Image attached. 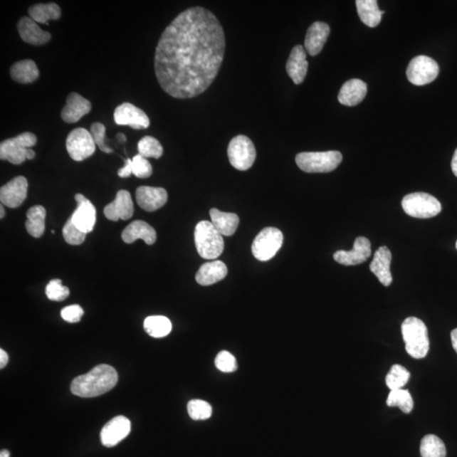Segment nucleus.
Wrapping results in <instances>:
<instances>
[{
    "instance_id": "46",
    "label": "nucleus",
    "mask_w": 457,
    "mask_h": 457,
    "mask_svg": "<svg viewBox=\"0 0 457 457\" xmlns=\"http://www.w3.org/2000/svg\"><path fill=\"white\" fill-rule=\"evenodd\" d=\"M451 169L452 172H453L455 176L457 177V149L455 151L453 158H452Z\"/></svg>"
},
{
    "instance_id": "20",
    "label": "nucleus",
    "mask_w": 457,
    "mask_h": 457,
    "mask_svg": "<svg viewBox=\"0 0 457 457\" xmlns=\"http://www.w3.org/2000/svg\"><path fill=\"white\" fill-rule=\"evenodd\" d=\"M17 30L21 38L31 46H43L51 39V34L40 28L31 17L22 16L18 21Z\"/></svg>"
},
{
    "instance_id": "35",
    "label": "nucleus",
    "mask_w": 457,
    "mask_h": 457,
    "mask_svg": "<svg viewBox=\"0 0 457 457\" xmlns=\"http://www.w3.org/2000/svg\"><path fill=\"white\" fill-rule=\"evenodd\" d=\"M410 376L409 371L406 367L395 364L392 367L387 375L385 382L391 391H396V389H401L405 387L409 382Z\"/></svg>"
},
{
    "instance_id": "6",
    "label": "nucleus",
    "mask_w": 457,
    "mask_h": 457,
    "mask_svg": "<svg viewBox=\"0 0 457 457\" xmlns=\"http://www.w3.org/2000/svg\"><path fill=\"white\" fill-rule=\"evenodd\" d=\"M195 244L200 256L205 259H215L224 250V239L213 224L201 221L196 225L194 233Z\"/></svg>"
},
{
    "instance_id": "19",
    "label": "nucleus",
    "mask_w": 457,
    "mask_h": 457,
    "mask_svg": "<svg viewBox=\"0 0 457 457\" xmlns=\"http://www.w3.org/2000/svg\"><path fill=\"white\" fill-rule=\"evenodd\" d=\"M91 110L90 101L79 93L73 92L66 98V104L61 111V118L66 123L73 124L79 122Z\"/></svg>"
},
{
    "instance_id": "3",
    "label": "nucleus",
    "mask_w": 457,
    "mask_h": 457,
    "mask_svg": "<svg viewBox=\"0 0 457 457\" xmlns=\"http://www.w3.org/2000/svg\"><path fill=\"white\" fill-rule=\"evenodd\" d=\"M401 333L406 351L416 359L427 356L429 350L428 329L424 322L416 317H407L401 325Z\"/></svg>"
},
{
    "instance_id": "37",
    "label": "nucleus",
    "mask_w": 457,
    "mask_h": 457,
    "mask_svg": "<svg viewBox=\"0 0 457 457\" xmlns=\"http://www.w3.org/2000/svg\"><path fill=\"white\" fill-rule=\"evenodd\" d=\"M188 414L194 420H206L212 415V406L207 401L191 400L187 404Z\"/></svg>"
},
{
    "instance_id": "32",
    "label": "nucleus",
    "mask_w": 457,
    "mask_h": 457,
    "mask_svg": "<svg viewBox=\"0 0 457 457\" xmlns=\"http://www.w3.org/2000/svg\"><path fill=\"white\" fill-rule=\"evenodd\" d=\"M145 330L152 337L162 338L172 330V322L164 316H149L145 321Z\"/></svg>"
},
{
    "instance_id": "16",
    "label": "nucleus",
    "mask_w": 457,
    "mask_h": 457,
    "mask_svg": "<svg viewBox=\"0 0 457 457\" xmlns=\"http://www.w3.org/2000/svg\"><path fill=\"white\" fill-rule=\"evenodd\" d=\"M78 208L70 217L74 225L82 231L85 234L93 231L96 223V209L93 204L83 194L75 196Z\"/></svg>"
},
{
    "instance_id": "22",
    "label": "nucleus",
    "mask_w": 457,
    "mask_h": 457,
    "mask_svg": "<svg viewBox=\"0 0 457 457\" xmlns=\"http://www.w3.org/2000/svg\"><path fill=\"white\" fill-rule=\"evenodd\" d=\"M330 33V26L325 22L316 21L309 26L304 43L305 48L309 55L312 56L319 55L324 48Z\"/></svg>"
},
{
    "instance_id": "33",
    "label": "nucleus",
    "mask_w": 457,
    "mask_h": 457,
    "mask_svg": "<svg viewBox=\"0 0 457 457\" xmlns=\"http://www.w3.org/2000/svg\"><path fill=\"white\" fill-rule=\"evenodd\" d=\"M420 453L422 457H446L445 443L434 434H428L421 441Z\"/></svg>"
},
{
    "instance_id": "27",
    "label": "nucleus",
    "mask_w": 457,
    "mask_h": 457,
    "mask_svg": "<svg viewBox=\"0 0 457 457\" xmlns=\"http://www.w3.org/2000/svg\"><path fill=\"white\" fill-rule=\"evenodd\" d=\"M211 223L222 236H231L239 226V217L236 214L219 211L216 209L210 210Z\"/></svg>"
},
{
    "instance_id": "23",
    "label": "nucleus",
    "mask_w": 457,
    "mask_h": 457,
    "mask_svg": "<svg viewBox=\"0 0 457 457\" xmlns=\"http://www.w3.org/2000/svg\"><path fill=\"white\" fill-rule=\"evenodd\" d=\"M308 69L307 53L302 46H297L290 52L288 63H286V71L293 80L295 84L299 85L303 83L306 78Z\"/></svg>"
},
{
    "instance_id": "17",
    "label": "nucleus",
    "mask_w": 457,
    "mask_h": 457,
    "mask_svg": "<svg viewBox=\"0 0 457 457\" xmlns=\"http://www.w3.org/2000/svg\"><path fill=\"white\" fill-rule=\"evenodd\" d=\"M137 203L147 212H154L167 203L168 194L162 187L142 186L136 191Z\"/></svg>"
},
{
    "instance_id": "4",
    "label": "nucleus",
    "mask_w": 457,
    "mask_h": 457,
    "mask_svg": "<svg viewBox=\"0 0 457 457\" xmlns=\"http://www.w3.org/2000/svg\"><path fill=\"white\" fill-rule=\"evenodd\" d=\"M37 143V137L31 132H23L15 137L7 139L0 145V159L12 164H21L26 159H33L35 152L31 149Z\"/></svg>"
},
{
    "instance_id": "43",
    "label": "nucleus",
    "mask_w": 457,
    "mask_h": 457,
    "mask_svg": "<svg viewBox=\"0 0 457 457\" xmlns=\"http://www.w3.org/2000/svg\"><path fill=\"white\" fill-rule=\"evenodd\" d=\"M62 319L68 322H78L84 315V311L79 305H71L62 309Z\"/></svg>"
},
{
    "instance_id": "7",
    "label": "nucleus",
    "mask_w": 457,
    "mask_h": 457,
    "mask_svg": "<svg viewBox=\"0 0 457 457\" xmlns=\"http://www.w3.org/2000/svg\"><path fill=\"white\" fill-rule=\"evenodd\" d=\"M406 214L418 219H429L441 212V204L434 196L424 192H414L406 195L401 201Z\"/></svg>"
},
{
    "instance_id": "47",
    "label": "nucleus",
    "mask_w": 457,
    "mask_h": 457,
    "mask_svg": "<svg viewBox=\"0 0 457 457\" xmlns=\"http://www.w3.org/2000/svg\"><path fill=\"white\" fill-rule=\"evenodd\" d=\"M451 342L452 346L457 352V328L451 331Z\"/></svg>"
},
{
    "instance_id": "31",
    "label": "nucleus",
    "mask_w": 457,
    "mask_h": 457,
    "mask_svg": "<svg viewBox=\"0 0 457 457\" xmlns=\"http://www.w3.org/2000/svg\"><path fill=\"white\" fill-rule=\"evenodd\" d=\"M28 15L37 23L48 25L49 20L60 19L61 10L56 3L37 4L28 9Z\"/></svg>"
},
{
    "instance_id": "2",
    "label": "nucleus",
    "mask_w": 457,
    "mask_h": 457,
    "mask_svg": "<svg viewBox=\"0 0 457 457\" xmlns=\"http://www.w3.org/2000/svg\"><path fill=\"white\" fill-rule=\"evenodd\" d=\"M119 376L113 367L100 364L73 379L70 391L83 398L97 397L109 392L118 382Z\"/></svg>"
},
{
    "instance_id": "24",
    "label": "nucleus",
    "mask_w": 457,
    "mask_h": 457,
    "mask_svg": "<svg viewBox=\"0 0 457 457\" xmlns=\"http://www.w3.org/2000/svg\"><path fill=\"white\" fill-rule=\"evenodd\" d=\"M367 84L360 79L347 80L340 88L338 100L346 106H356L364 100L367 95Z\"/></svg>"
},
{
    "instance_id": "12",
    "label": "nucleus",
    "mask_w": 457,
    "mask_h": 457,
    "mask_svg": "<svg viewBox=\"0 0 457 457\" xmlns=\"http://www.w3.org/2000/svg\"><path fill=\"white\" fill-rule=\"evenodd\" d=\"M114 120L118 125H127L136 130L149 128L150 125L145 112L130 103H124L116 107Z\"/></svg>"
},
{
    "instance_id": "38",
    "label": "nucleus",
    "mask_w": 457,
    "mask_h": 457,
    "mask_svg": "<svg viewBox=\"0 0 457 457\" xmlns=\"http://www.w3.org/2000/svg\"><path fill=\"white\" fill-rule=\"evenodd\" d=\"M47 297L53 302H62L69 297L70 290L62 285L61 280H52L46 286Z\"/></svg>"
},
{
    "instance_id": "30",
    "label": "nucleus",
    "mask_w": 457,
    "mask_h": 457,
    "mask_svg": "<svg viewBox=\"0 0 457 457\" xmlns=\"http://www.w3.org/2000/svg\"><path fill=\"white\" fill-rule=\"evenodd\" d=\"M26 228L31 236L39 238L46 231V210L43 206L31 207L26 213Z\"/></svg>"
},
{
    "instance_id": "44",
    "label": "nucleus",
    "mask_w": 457,
    "mask_h": 457,
    "mask_svg": "<svg viewBox=\"0 0 457 457\" xmlns=\"http://www.w3.org/2000/svg\"><path fill=\"white\" fill-rule=\"evenodd\" d=\"M132 174V159L125 160L124 167L118 170V176L122 178H127Z\"/></svg>"
},
{
    "instance_id": "1",
    "label": "nucleus",
    "mask_w": 457,
    "mask_h": 457,
    "mask_svg": "<svg viewBox=\"0 0 457 457\" xmlns=\"http://www.w3.org/2000/svg\"><path fill=\"white\" fill-rule=\"evenodd\" d=\"M221 22L204 7L187 9L170 22L155 49L154 70L161 88L186 100L214 83L226 52Z\"/></svg>"
},
{
    "instance_id": "36",
    "label": "nucleus",
    "mask_w": 457,
    "mask_h": 457,
    "mask_svg": "<svg viewBox=\"0 0 457 457\" xmlns=\"http://www.w3.org/2000/svg\"><path fill=\"white\" fill-rule=\"evenodd\" d=\"M137 149L139 154L145 158H154L158 159L164 154V149L160 142L156 138L146 136L138 142Z\"/></svg>"
},
{
    "instance_id": "48",
    "label": "nucleus",
    "mask_w": 457,
    "mask_h": 457,
    "mask_svg": "<svg viewBox=\"0 0 457 457\" xmlns=\"http://www.w3.org/2000/svg\"><path fill=\"white\" fill-rule=\"evenodd\" d=\"M10 451L7 450H2L1 452H0V457H10Z\"/></svg>"
},
{
    "instance_id": "34",
    "label": "nucleus",
    "mask_w": 457,
    "mask_h": 457,
    "mask_svg": "<svg viewBox=\"0 0 457 457\" xmlns=\"http://www.w3.org/2000/svg\"><path fill=\"white\" fill-rule=\"evenodd\" d=\"M387 403L388 406H397L405 414H410L414 406V399L409 391L403 389L391 391Z\"/></svg>"
},
{
    "instance_id": "39",
    "label": "nucleus",
    "mask_w": 457,
    "mask_h": 457,
    "mask_svg": "<svg viewBox=\"0 0 457 457\" xmlns=\"http://www.w3.org/2000/svg\"><path fill=\"white\" fill-rule=\"evenodd\" d=\"M86 235L87 234L80 231L79 228L74 225L70 219L66 222L64 228H63V236H64L66 243L70 245L76 246L82 244L85 239H86Z\"/></svg>"
},
{
    "instance_id": "50",
    "label": "nucleus",
    "mask_w": 457,
    "mask_h": 457,
    "mask_svg": "<svg viewBox=\"0 0 457 457\" xmlns=\"http://www.w3.org/2000/svg\"><path fill=\"white\" fill-rule=\"evenodd\" d=\"M456 249H457V241H456Z\"/></svg>"
},
{
    "instance_id": "45",
    "label": "nucleus",
    "mask_w": 457,
    "mask_h": 457,
    "mask_svg": "<svg viewBox=\"0 0 457 457\" xmlns=\"http://www.w3.org/2000/svg\"><path fill=\"white\" fill-rule=\"evenodd\" d=\"M9 362V356L6 351H4L3 349L0 350V369H4L6 367Z\"/></svg>"
},
{
    "instance_id": "13",
    "label": "nucleus",
    "mask_w": 457,
    "mask_h": 457,
    "mask_svg": "<svg viewBox=\"0 0 457 457\" xmlns=\"http://www.w3.org/2000/svg\"><path fill=\"white\" fill-rule=\"evenodd\" d=\"M132 424L124 416H117L107 422L101 430L103 446L113 447L122 442L131 432Z\"/></svg>"
},
{
    "instance_id": "42",
    "label": "nucleus",
    "mask_w": 457,
    "mask_h": 457,
    "mask_svg": "<svg viewBox=\"0 0 457 457\" xmlns=\"http://www.w3.org/2000/svg\"><path fill=\"white\" fill-rule=\"evenodd\" d=\"M215 366L224 373H232L237 369L236 357L231 353L223 351L215 358Z\"/></svg>"
},
{
    "instance_id": "10",
    "label": "nucleus",
    "mask_w": 457,
    "mask_h": 457,
    "mask_svg": "<svg viewBox=\"0 0 457 457\" xmlns=\"http://www.w3.org/2000/svg\"><path fill=\"white\" fill-rule=\"evenodd\" d=\"M440 67L437 62L428 56H420L412 59L406 69L409 82L416 86L431 83L437 78Z\"/></svg>"
},
{
    "instance_id": "18",
    "label": "nucleus",
    "mask_w": 457,
    "mask_h": 457,
    "mask_svg": "<svg viewBox=\"0 0 457 457\" xmlns=\"http://www.w3.org/2000/svg\"><path fill=\"white\" fill-rule=\"evenodd\" d=\"M105 217L111 221H118L119 219L127 221L132 217L134 206L130 192L120 190L116 194L112 203L107 204L104 209Z\"/></svg>"
},
{
    "instance_id": "49",
    "label": "nucleus",
    "mask_w": 457,
    "mask_h": 457,
    "mask_svg": "<svg viewBox=\"0 0 457 457\" xmlns=\"http://www.w3.org/2000/svg\"><path fill=\"white\" fill-rule=\"evenodd\" d=\"M0 210H1V214H0V218L3 219L4 217V209L3 205H1V207H0Z\"/></svg>"
},
{
    "instance_id": "8",
    "label": "nucleus",
    "mask_w": 457,
    "mask_h": 457,
    "mask_svg": "<svg viewBox=\"0 0 457 457\" xmlns=\"http://www.w3.org/2000/svg\"><path fill=\"white\" fill-rule=\"evenodd\" d=\"M284 236L279 228L267 227L254 239L252 252L255 258L266 262L275 257L283 245Z\"/></svg>"
},
{
    "instance_id": "26",
    "label": "nucleus",
    "mask_w": 457,
    "mask_h": 457,
    "mask_svg": "<svg viewBox=\"0 0 457 457\" xmlns=\"http://www.w3.org/2000/svg\"><path fill=\"white\" fill-rule=\"evenodd\" d=\"M228 268L221 261H213L203 264L196 275V280L201 285H211L225 279Z\"/></svg>"
},
{
    "instance_id": "5",
    "label": "nucleus",
    "mask_w": 457,
    "mask_h": 457,
    "mask_svg": "<svg viewBox=\"0 0 457 457\" xmlns=\"http://www.w3.org/2000/svg\"><path fill=\"white\" fill-rule=\"evenodd\" d=\"M342 161L338 151L304 152L295 156L298 167L307 173H328L337 168Z\"/></svg>"
},
{
    "instance_id": "14",
    "label": "nucleus",
    "mask_w": 457,
    "mask_h": 457,
    "mask_svg": "<svg viewBox=\"0 0 457 457\" xmlns=\"http://www.w3.org/2000/svg\"><path fill=\"white\" fill-rule=\"evenodd\" d=\"M28 182L24 177L12 179L0 189V201L9 208L20 207L28 195Z\"/></svg>"
},
{
    "instance_id": "15",
    "label": "nucleus",
    "mask_w": 457,
    "mask_h": 457,
    "mask_svg": "<svg viewBox=\"0 0 457 457\" xmlns=\"http://www.w3.org/2000/svg\"><path fill=\"white\" fill-rule=\"evenodd\" d=\"M371 256V243L364 236H359L354 241L351 251L340 250L334 254L336 262L343 266H357L367 261Z\"/></svg>"
},
{
    "instance_id": "29",
    "label": "nucleus",
    "mask_w": 457,
    "mask_h": 457,
    "mask_svg": "<svg viewBox=\"0 0 457 457\" xmlns=\"http://www.w3.org/2000/svg\"><path fill=\"white\" fill-rule=\"evenodd\" d=\"M356 6L361 21L366 26L375 28L380 23L384 12L379 11L376 0H357Z\"/></svg>"
},
{
    "instance_id": "41",
    "label": "nucleus",
    "mask_w": 457,
    "mask_h": 457,
    "mask_svg": "<svg viewBox=\"0 0 457 457\" xmlns=\"http://www.w3.org/2000/svg\"><path fill=\"white\" fill-rule=\"evenodd\" d=\"M105 132L106 127L104 124L100 122H94L91 125L90 133L93 139L94 142H95L96 146L98 147L102 152H105V154H111L113 152V150L110 149L105 145Z\"/></svg>"
},
{
    "instance_id": "25",
    "label": "nucleus",
    "mask_w": 457,
    "mask_h": 457,
    "mask_svg": "<svg viewBox=\"0 0 457 457\" xmlns=\"http://www.w3.org/2000/svg\"><path fill=\"white\" fill-rule=\"evenodd\" d=\"M122 240L125 243H135L137 239H142L147 245L155 243L156 231L149 224L142 221H136L130 224L122 232Z\"/></svg>"
},
{
    "instance_id": "40",
    "label": "nucleus",
    "mask_w": 457,
    "mask_h": 457,
    "mask_svg": "<svg viewBox=\"0 0 457 457\" xmlns=\"http://www.w3.org/2000/svg\"><path fill=\"white\" fill-rule=\"evenodd\" d=\"M132 174L137 178L146 179L151 177L152 167L145 157L137 154L132 159Z\"/></svg>"
},
{
    "instance_id": "21",
    "label": "nucleus",
    "mask_w": 457,
    "mask_h": 457,
    "mask_svg": "<svg viewBox=\"0 0 457 457\" xmlns=\"http://www.w3.org/2000/svg\"><path fill=\"white\" fill-rule=\"evenodd\" d=\"M392 254L387 246H380L376 251L373 261L370 263V270L378 278L384 286L391 285L393 278L391 272Z\"/></svg>"
},
{
    "instance_id": "9",
    "label": "nucleus",
    "mask_w": 457,
    "mask_h": 457,
    "mask_svg": "<svg viewBox=\"0 0 457 457\" xmlns=\"http://www.w3.org/2000/svg\"><path fill=\"white\" fill-rule=\"evenodd\" d=\"M228 158L232 167L239 170H248L256 159V149L251 139L243 135L236 136L228 146Z\"/></svg>"
},
{
    "instance_id": "28",
    "label": "nucleus",
    "mask_w": 457,
    "mask_h": 457,
    "mask_svg": "<svg viewBox=\"0 0 457 457\" xmlns=\"http://www.w3.org/2000/svg\"><path fill=\"white\" fill-rule=\"evenodd\" d=\"M12 80L21 84H28L38 78L39 70L33 61L23 60L15 63L10 69Z\"/></svg>"
},
{
    "instance_id": "11",
    "label": "nucleus",
    "mask_w": 457,
    "mask_h": 457,
    "mask_svg": "<svg viewBox=\"0 0 457 457\" xmlns=\"http://www.w3.org/2000/svg\"><path fill=\"white\" fill-rule=\"evenodd\" d=\"M65 146L70 158L75 161L86 159L96 150V145L90 132L82 127L75 128L69 133Z\"/></svg>"
}]
</instances>
